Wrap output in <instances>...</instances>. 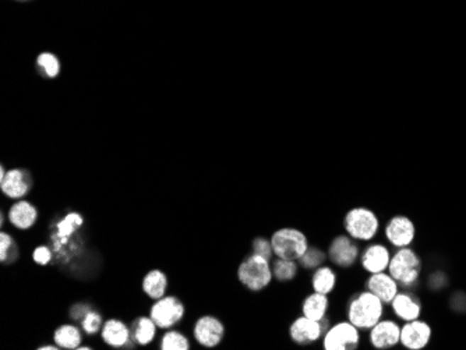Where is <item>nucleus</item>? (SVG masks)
Returning a JSON list of instances; mask_svg holds the SVG:
<instances>
[{"mask_svg":"<svg viewBox=\"0 0 466 350\" xmlns=\"http://www.w3.org/2000/svg\"><path fill=\"white\" fill-rule=\"evenodd\" d=\"M367 290L375 293L384 305H391L394 298L398 293V282L385 272L379 273H370V278L366 283Z\"/></svg>","mask_w":466,"mask_h":350,"instance_id":"2eb2a0df","label":"nucleus"},{"mask_svg":"<svg viewBox=\"0 0 466 350\" xmlns=\"http://www.w3.org/2000/svg\"><path fill=\"white\" fill-rule=\"evenodd\" d=\"M157 335V324L154 322V320L150 317H141L138 320L134 321L133 324V331H131V337L134 338V341L141 345H150L154 338Z\"/></svg>","mask_w":466,"mask_h":350,"instance_id":"5701e85b","label":"nucleus"},{"mask_svg":"<svg viewBox=\"0 0 466 350\" xmlns=\"http://www.w3.org/2000/svg\"><path fill=\"white\" fill-rule=\"evenodd\" d=\"M151 318L158 328H170L184 317V306L174 296H164L151 307Z\"/></svg>","mask_w":466,"mask_h":350,"instance_id":"0eeeda50","label":"nucleus"},{"mask_svg":"<svg viewBox=\"0 0 466 350\" xmlns=\"http://www.w3.org/2000/svg\"><path fill=\"white\" fill-rule=\"evenodd\" d=\"M161 349L189 350L190 349V342L183 334H180L177 331H170L162 337Z\"/></svg>","mask_w":466,"mask_h":350,"instance_id":"cd10ccee","label":"nucleus"},{"mask_svg":"<svg viewBox=\"0 0 466 350\" xmlns=\"http://www.w3.org/2000/svg\"><path fill=\"white\" fill-rule=\"evenodd\" d=\"M40 350H57L59 348H56L55 345H43L41 348H38Z\"/></svg>","mask_w":466,"mask_h":350,"instance_id":"f704fd0d","label":"nucleus"},{"mask_svg":"<svg viewBox=\"0 0 466 350\" xmlns=\"http://www.w3.org/2000/svg\"><path fill=\"white\" fill-rule=\"evenodd\" d=\"M14 249V243L13 239L9 233L1 232L0 233V261L6 263L7 261V256L10 254V252Z\"/></svg>","mask_w":466,"mask_h":350,"instance_id":"2f4dec72","label":"nucleus"},{"mask_svg":"<svg viewBox=\"0 0 466 350\" xmlns=\"http://www.w3.org/2000/svg\"><path fill=\"white\" fill-rule=\"evenodd\" d=\"M382 300L370 290L356 295L348 307L349 321L359 329H372L382 317Z\"/></svg>","mask_w":466,"mask_h":350,"instance_id":"f257e3e1","label":"nucleus"},{"mask_svg":"<svg viewBox=\"0 0 466 350\" xmlns=\"http://www.w3.org/2000/svg\"><path fill=\"white\" fill-rule=\"evenodd\" d=\"M31 187L30 175L23 169H11L7 171L3 179H0V190L1 193L13 200H20L24 197Z\"/></svg>","mask_w":466,"mask_h":350,"instance_id":"ddd939ff","label":"nucleus"},{"mask_svg":"<svg viewBox=\"0 0 466 350\" xmlns=\"http://www.w3.org/2000/svg\"><path fill=\"white\" fill-rule=\"evenodd\" d=\"M55 344L63 349H77L82 344V332L76 325H62L53 334Z\"/></svg>","mask_w":466,"mask_h":350,"instance_id":"b1692460","label":"nucleus"},{"mask_svg":"<svg viewBox=\"0 0 466 350\" xmlns=\"http://www.w3.org/2000/svg\"><path fill=\"white\" fill-rule=\"evenodd\" d=\"M37 63H38V67L43 70V74L49 79H55L60 73L59 59L53 53L43 52L38 56Z\"/></svg>","mask_w":466,"mask_h":350,"instance_id":"bb28decb","label":"nucleus"},{"mask_svg":"<svg viewBox=\"0 0 466 350\" xmlns=\"http://www.w3.org/2000/svg\"><path fill=\"white\" fill-rule=\"evenodd\" d=\"M253 253L267 259V260H271L272 254H274V250H272V244H271V240H267L265 237H257L253 242Z\"/></svg>","mask_w":466,"mask_h":350,"instance_id":"7c9ffc66","label":"nucleus"},{"mask_svg":"<svg viewBox=\"0 0 466 350\" xmlns=\"http://www.w3.org/2000/svg\"><path fill=\"white\" fill-rule=\"evenodd\" d=\"M131 337L128 325L119 320H108L102 328V339L111 348L126 346Z\"/></svg>","mask_w":466,"mask_h":350,"instance_id":"a211bd4d","label":"nucleus"},{"mask_svg":"<svg viewBox=\"0 0 466 350\" xmlns=\"http://www.w3.org/2000/svg\"><path fill=\"white\" fill-rule=\"evenodd\" d=\"M37 218H38V213L35 207L26 200H20L16 204H13L9 211L10 223L21 230L30 229L35 223Z\"/></svg>","mask_w":466,"mask_h":350,"instance_id":"f3484780","label":"nucleus"},{"mask_svg":"<svg viewBox=\"0 0 466 350\" xmlns=\"http://www.w3.org/2000/svg\"><path fill=\"white\" fill-rule=\"evenodd\" d=\"M359 328L350 321L338 322L324 335L323 346L326 350H353L359 346Z\"/></svg>","mask_w":466,"mask_h":350,"instance_id":"423d86ee","label":"nucleus"},{"mask_svg":"<svg viewBox=\"0 0 466 350\" xmlns=\"http://www.w3.org/2000/svg\"><path fill=\"white\" fill-rule=\"evenodd\" d=\"M274 254L278 259L297 261L309 249L307 237L303 232L294 227H284L277 230L271 237Z\"/></svg>","mask_w":466,"mask_h":350,"instance_id":"7ed1b4c3","label":"nucleus"},{"mask_svg":"<svg viewBox=\"0 0 466 350\" xmlns=\"http://www.w3.org/2000/svg\"><path fill=\"white\" fill-rule=\"evenodd\" d=\"M421 268L422 263L418 254L409 247H401L391 257L388 272L399 285L411 286L418 281Z\"/></svg>","mask_w":466,"mask_h":350,"instance_id":"20e7f679","label":"nucleus"},{"mask_svg":"<svg viewBox=\"0 0 466 350\" xmlns=\"http://www.w3.org/2000/svg\"><path fill=\"white\" fill-rule=\"evenodd\" d=\"M389 261H391L389 250L382 244L369 246L362 256V265L369 273L385 272V269H388Z\"/></svg>","mask_w":466,"mask_h":350,"instance_id":"dca6fc26","label":"nucleus"},{"mask_svg":"<svg viewBox=\"0 0 466 350\" xmlns=\"http://www.w3.org/2000/svg\"><path fill=\"white\" fill-rule=\"evenodd\" d=\"M431 339V328L427 322L418 320L408 321L401 328L399 344L409 350H422Z\"/></svg>","mask_w":466,"mask_h":350,"instance_id":"1a4fd4ad","label":"nucleus"},{"mask_svg":"<svg viewBox=\"0 0 466 350\" xmlns=\"http://www.w3.org/2000/svg\"><path fill=\"white\" fill-rule=\"evenodd\" d=\"M323 321H316L306 315L299 317L289 328L291 339L296 342L297 345H309L318 341L323 337L326 328Z\"/></svg>","mask_w":466,"mask_h":350,"instance_id":"9b49d317","label":"nucleus"},{"mask_svg":"<svg viewBox=\"0 0 466 350\" xmlns=\"http://www.w3.org/2000/svg\"><path fill=\"white\" fill-rule=\"evenodd\" d=\"M168 289L167 275L160 269L150 271L143 279V290L150 299H161L165 296Z\"/></svg>","mask_w":466,"mask_h":350,"instance_id":"aec40b11","label":"nucleus"},{"mask_svg":"<svg viewBox=\"0 0 466 350\" xmlns=\"http://www.w3.org/2000/svg\"><path fill=\"white\" fill-rule=\"evenodd\" d=\"M359 257V247L348 236H338L330 246V260L335 265L348 268Z\"/></svg>","mask_w":466,"mask_h":350,"instance_id":"4468645a","label":"nucleus"},{"mask_svg":"<svg viewBox=\"0 0 466 350\" xmlns=\"http://www.w3.org/2000/svg\"><path fill=\"white\" fill-rule=\"evenodd\" d=\"M415 225L406 217L398 215L391 219L385 226V237L394 247H409L415 240Z\"/></svg>","mask_w":466,"mask_h":350,"instance_id":"9d476101","label":"nucleus"},{"mask_svg":"<svg viewBox=\"0 0 466 350\" xmlns=\"http://www.w3.org/2000/svg\"><path fill=\"white\" fill-rule=\"evenodd\" d=\"M380 227L377 215L365 207L350 210L345 217V229L352 239L367 242L372 240Z\"/></svg>","mask_w":466,"mask_h":350,"instance_id":"39448f33","label":"nucleus"},{"mask_svg":"<svg viewBox=\"0 0 466 350\" xmlns=\"http://www.w3.org/2000/svg\"><path fill=\"white\" fill-rule=\"evenodd\" d=\"M33 260L40 265H46L52 260V252L46 246H40L33 253Z\"/></svg>","mask_w":466,"mask_h":350,"instance_id":"473e14b6","label":"nucleus"},{"mask_svg":"<svg viewBox=\"0 0 466 350\" xmlns=\"http://www.w3.org/2000/svg\"><path fill=\"white\" fill-rule=\"evenodd\" d=\"M6 175V171H4V166H0V179H3Z\"/></svg>","mask_w":466,"mask_h":350,"instance_id":"c9c22d12","label":"nucleus"},{"mask_svg":"<svg viewBox=\"0 0 466 350\" xmlns=\"http://www.w3.org/2000/svg\"><path fill=\"white\" fill-rule=\"evenodd\" d=\"M88 311H89V307L85 306V305H76L72 308V318L82 321L88 314Z\"/></svg>","mask_w":466,"mask_h":350,"instance_id":"72a5a7b5","label":"nucleus"},{"mask_svg":"<svg viewBox=\"0 0 466 350\" xmlns=\"http://www.w3.org/2000/svg\"><path fill=\"white\" fill-rule=\"evenodd\" d=\"M326 260V253L317 247H310L306 250V253L299 260L300 265L306 269H317L321 266V264Z\"/></svg>","mask_w":466,"mask_h":350,"instance_id":"c85d7f7f","label":"nucleus"},{"mask_svg":"<svg viewBox=\"0 0 466 350\" xmlns=\"http://www.w3.org/2000/svg\"><path fill=\"white\" fill-rule=\"evenodd\" d=\"M327 310H328V298L327 295L318 292H314L313 295L307 296L301 307L303 315L316 321H323L326 318Z\"/></svg>","mask_w":466,"mask_h":350,"instance_id":"412c9836","label":"nucleus"},{"mask_svg":"<svg viewBox=\"0 0 466 350\" xmlns=\"http://www.w3.org/2000/svg\"><path fill=\"white\" fill-rule=\"evenodd\" d=\"M401 339V327L391 320H380L370 329V342L376 349L387 350L396 346Z\"/></svg>","mask_w":466,"mask_h":350,"instance_id":"f8f14e48","label":"nucleus"},{"mask_svg":"<svg viewBox=\"0 0 466 350\" xmlns=\"http://www.w3.org/2000/svg\"><path fill=\"white\" fill-rule=\"evenodd\" d=\"M297 265L294 260L278 259L272 264V273L281 282L292 281L297 275Z\"/></svg>","mask_w":466,"mask_h":350,"instance_id":"a878e982","label":"nucleus"},{"mask_svg":"<svg viewBox=\"0 0 466 350\" xmlns=\"http://www.w3.org/2000/svg\"><path fill=\"white\" fill-rule=\"evenodd\" d=\"M194 338L204 348L218 346L225 335L223 324L212 315H204L194 325Z\"/></svg>","mask_w":466,"mask_h":350,"instance_id":"6e6552de","label":"nucleus"},{"mask_svg":"<svg viewBox=\"0 0 466 350\" xmlns=\"http://www.w3.org/2000/svg\"><path fill=\"white\" fill-rule=\"evenodd\" d=\"M82 327L88 335H95L102 327V317L96 311H88V314L82 320Z\"/></svg>","mask_w":466,"mask_h":350,"instance_id":"c756f323","label":"nucleus"},{"mask_svg":"<svg viewBox=\"0 0 466 350\" xmlns=\"http://www.w3.org/2000/svg\"><path fill=\"white\" fill-rule=\"evenodd\" d=\"M311 285L314 292L330 295L337 285V275L330 266H318L313 275Z\"/></svg>","mask_w":466,"mask_h":350,"instance_id":"393cba45","label":"nucleus"},{"mask_svg":"<svg viewBox=\"0 0 466 350\" xmlns=\"http://www.w3.org/2000/svg\"><path fill=\"white\" fill-rule=\"evenodd\" d=\"M391 306L396 317H399L406 322L418 320L422 312V306L419 300L409 293H396V296L391 302Z\"/></svg>","mask_w":466,"mask_h":350,"instance_id":"6ab92c4d","label":"nucleus"},{"mask_svg":"<svg viewBox=\"0 0 466 350\" xmlns=\"http://www.w3.org/2000/svg\"><path fill=\"white\" fill-rule=\"evenodd\" d=\"M272 266L270 260L253 253L238 268V278L243 286L252 292L265 289L272 281Z\"/></svg>","mask_w":466,"mask_h":350,"instance_id":"f03ea898","label":"nucleus"},{"mask_svg":"<svg viewBox=\"0 0 466 350\" xmlns=\"http://www.w3.org/2000/svg\"><path fill=\"white\" fill-rule=\"evenodd\" d=\"M84 223V219L77 214V213H70L67 214L65 218L62 219L56 226H57V233L55 235V240H56V249H59L62 244L67 243V239L76 232L79 230Z\"/></svg>","mask_w":466,"mask_h":350,"instance_id":"4be33fe9","label":"nucleus"}]
</instances>
